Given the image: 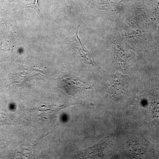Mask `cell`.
Segmentation results:
<instances>
[{
	"mask_svg": "<svg viewBox=\"0 0 159 159\" xmlns=\"http://www.w3.org/2000/svg\"><path fill=\"white\" fill-rule=\"evenodd\" d=\"M17 9H22L25 8H31L34 9L40 17H43L38 4V0H18L15 2Z\"/></svg>",
	"mask_w": 159,
	"mask_h": 159,
	"instance_id": "1",
	"label": "cell"
},
{
	"mask_svg": "<svg viewBox=\"0 0 159 159\" xmlns=\"http://www.w3.org/2000/svg\"><path fill=\"white\" fill-rule=\"evenodd\" d=\"M157 106L152 107V109L151 117V121L153 120L156 122V123H159V104H157Z\"/></svg>",
	"mask_w": 159,
	"mask_h": 159,
	"instance_id": "2",
	"label": "cell"
}]
</instances>
